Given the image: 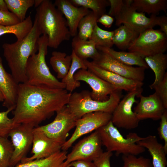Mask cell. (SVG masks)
Wrapping results in <instances>:
<instances>
[{
    "label": "cell",
    "mask_w": 167,
    "mask_h": 167,
    "mask_svg": "<svg viewBox=\"0 0 167 167\" xmlns=\"http://www.w3.org/2000/svg\"><path fill=\"white\" fill-rule=\"evenodd\" d=\"M54 3L65 18L71 36H77L79 22L90 11L82 7L76 6L69 0H56Z\"/></svg>",
    "instance_id": "cell-19"
},
{
    "label": "cell",
    "mask_w": 167,
    "mask_h": 167,
    "mask_svg": "<svg viewBox=\"0 0 167 167\" xmlns=\"http://www.w3.org/2000/svg\"><path fill=\"white\" fill-rule=\"evenodd\" d=\"M56 113V115L52 122L37 127L48 137L62 145L66 141L69 131L75 127L77 119L66 105Z\"/></svg>",
    "instance_id": "cell-11"
},
{
    "label": "cell",
    "mask_w": 167,
    "mask_h": 167,
    "mask_svg": "<svg viewBox=\"0 0 167 167\" xmlns=\"http://www.w3.org/2000/svg\"><path fill=\"white\" fill-rule=\"evenodd\" d=\"M35 127L28 124H19L11 131L9 136L14 148L9 167H15L20 163L32 145Z\"/></svg>",
    "instance_id": "cell-13"
},
{
    "label": "cell",
    "mask_w": 167,
    "mask_h": 167,
    "mask_svg": "<svg viewBox=\"0 0 167 167\" xmlns=\"http://www.w3.org/2000/svg\"><path fill=\"white\" fill-rule=\"evenodd\" d=\"M10 12L15 14L21 22L26 18L28 10L34 5V0H4Z\"/></svg>",
    "instance_id": "cell-33"
},
{
    "label": "cell",
    "mask_w": 167,
    "mask_h": 167,
    "mask_svg": "<svg viewBox=\"0 0 167 167\" xmlns=\"http://www.w3.org/2000/svg\"><path fill=\"white\" fill-rule=\"evenodd\" d=\"M113 32V44L122 50L128 49L139 34L125 24L119 26Z\"/></svg>",
    "instance_id": "cell-24"
},
{
    "label": "cell",
    "mask_w": 167,
    "mask_h": 167,
    "mask_svg": "<svg viewBox=\"0 0 167 167\" xmlns=\"http://www.w3.org/2000/svg\"><path fill=\"white\" fill-rule=\"evenodd\" d=\"M35 19L42 34L47 36L48 47L57 49L71 36L66 20L62 13L49 0H43L36 8Z\"/></svg>",
    "instance_id": "cell-3"
},
{
    "label": "cell",
    "mask_w": 167,
    "mask_h": 167,
    "mask_svg": "<svg viewBox=\"0 0 167 167\" xmlns=\"http://www.w3.org/2000/svg\"><path fill=\"white\" fill-rule=\"evenodd\" d=\"M137 143L147 149L152 158L153 167H166L167 161L164 145L159 143L156 136L149 135Z\"/></svg>",
    "instance_id": "cell-21"
},
{
    "label": "cell",
    "mask_w": 167,
    "mask_h": 167,
    "mask_svg": "<svg viewBox=\"0 0 167 167\" xmlns=\"http://www.w3.org/2000/svg\"><path fill=\"white\" fill-rule=\"evenodd\" d=\"M123 165L122 167H153L148 158L143 156L137 157L132 155H122Z\"/></svg>",
    "instance_id": "cell-36"
},
{
    "label": "cell",
    "mask_w": 167,
    "mask_h": 167,
    "mask_svg": "<svg viewBox=\"0 0 167 167\" xmlns=\"http://www.w3.org/2000/svg\"><path fill=\"white\" fill-rule=\"evenodd\" d=\"M62 145L46 135L38 127H35L30 157H26L21 163L33 160L45 158L61 150Z\"/></svg>",
    "instance_id": "cell-16"
},
{
    "label": "cell",
    "mask_w": 167,
    "mask_h": 167,
    "mask_svg": "<svg viewBox=\"0 0 167 167\" xmlns=\"http://www.w3.org/2000/svg\"><path fill=\"white\" fill-rule=\"evenodd\" d=\"M160 30L167 36V17L165 15L160 16L158 24Z\"/></svg>",
    "instance_id": "cell-44"
},
{
    "label": "cell",
    "mask_w": 167,
    "mask_h": 167,
    "mask_svg": "<svg viewBox=\"0 0 167 167\" xmlns=\"http://www.w3.org/2000/svg\"><path fill=\"white\" fill-rule=\"evenodd\" d=\"M0 10L4 11H9L4 0H0Z\"/></svg>",
    "instance_id": "cell-45"
},
{
    "label": "cell",
    "mask_w": 167,
    "mask_h": 167,
    "mask_svg": "<svg viewBox=\"0 0 167 167\" xmlns=\"http://www.w3.org/2000/svg\"><path fill=\"white\" fill-rule=\"evenodd\" d=\"M114 21L113 17L105 13L100 16L97 20V23L101 24L108 28L111 27Z\"/></svg>",
    "instance_id": "cell-42"
},
{
    "label": "cell",
    "mask_w": 167,
    "mask_h": 167,
    "mask_svg": "<svg viewBox=\"0 0 167 167\" xmlns=\"http://www.w3.org/2000/svg\"><path fill=\"white\" fill-rule=\"evenodd\" d=\"M122 91L117 90L109 96L106 101H100L93 100L90 91L83 90L71 93L66 106L76 119L90 113L101 111L112 113L122 95Z\"/></svg>",
    "instance_id": "cell-6"
},
{
    "label": "cell",
    "mask_w": 167,
    "mask_h": 167,
    "mask_svg": "<svg viewBox=\"0 0 167 167\" xmlns=\"http://www.w3.org/2000/svg\"><path fill=\"white\" fill-rule=\"evenodd\" d=\"M7 137L0 136V167H9L14 148Z\"/></svg>",
    "instance_id": "cell-35"
},
{
    "label": "cell",
    "mask_w": 167,
    "mask_h": 167,
    "mask_svg": "<svg viewBox=\"0 0 167 167\" xmlns=\"http://www.w3.org/2000/svg\"><path fill=\"white\" fill-rule=\"evenodd\" d=\"M33 25L30 15L23 21L15 25L7 26L0 25V36L6 34H12L16 36L17 41L21 40L29 32Z\"/></svg>",
    "instance_id": "cell-30"
},
{
    "label": "cell",
    "mask_w": 167,
    "mask_h": 167,
    "mask_svg": "<svg viewBox=\"0 0 167 167\" xmlns=\"http://www.w3.org/2000/svg\"><path fill=\"white\" fill-rule=\"evenodd\" d=\"M19 85L11 74L5 70L0 57V90L4 97L2 105L7 109L15 107Z\"/></svg>",
    "instance_id": "cell-20"
},
{
    "label": "cell",
    "mask_w": 167,
    "mask_h": 167,
    "mask_svg": "<svg viewBox=\"0 0 167 167\" xmlns=\"http://www.w3.org/2000/svg\"><path fill=\"white\" fill-rule=\"evenodd\" d=\"M98 18L91 11L84 17L79 22L77 34L80 39L89 40L93 32L96 25L97 24Z\"/></svg>",
    "instance_id": "cell-32"
},
{
    "label": "cell",
    "mask_w": 167,
    "mask_h": 167,
    "mask_svg": "<svg viewBox=\"0 0 167 167\" xmlns=\"http://www.w3.org/2000/svg\"><path fill=\"white\" fill-rule=\"evenodd\" d=\"M167 49V36L160 29H148L140 33L129 52L137 54L143 58L160 53Z\"/></svg>",
    "instance_id": "cell-8"
},
{
    "label": "cell",
    "mask_w": 167,
    "mask_h": 167,
    "mask_svg": "<svg viewBox=\"0 0 167 167\" xmlns=\"http://www.w3.org/2000/svg\"><path fill=\"white\" fill-rule=\"evenodd\" d=\"M144 59L155 75L154 82L149 86L150 88L159 84L163 79L167 68V55L160 53L145 57Z\"/></svg>",
    "instance_id": "cell-25"
},
{
    "label": "cell",
    "mask_w": 167,
    "mask_h": 167,
    "mask_svg": "<svg viewBox=\"0 0 167 167\" xmlns=\"http://www.w3.org/2000/svg\"><path fill=\"white\" fill-rule=\"evenodd\" d=\"M74 78L77 81L86 82L91 88L92 98L95 101H107L110 94L117 90L111 84L98 76L89 70L81 69L75 73Z\"/></svg>",
    "instance_id": "cell-15"
},
{
    "label": "cell",
    "mask_w": 167,
    "mask_h": 167,
    "mask_svg": "<svg viewBox=\"0 0 167 167\" xmlns=\"http://www.w3.org/2000/svg\"><path fill=\"white\" fill-rule=\"evenodd\" d=\"M20 20L14 14L8 11L0 10V25L11 26L21 22Z\"/></svg>",
    "instance_id": "cell-39"
},
{
    "label": "cell",
    "mask_w": 167,
    "mask_h": 167,
    "mask_svg": "<svg viewBox=\"0 0 167 167\" xmlns=\"http://www.w3.org/2000/svg\"><path fill=\"white\" fill-rule=\"evenodd\" d=\"M100 51L107 54L117 61L126 65H136L146 69L149 68L143 58L133 52L117 51L110 48L96 47Z\"/></svg>",
    "instance_id": "cell-23"
},
{
    "label": "cell",
    "mask_w": 167,
    "mask_h": 167,
    "mask_svg": "<svg viewBox=\"0 0 167 167\" xmlns=\"http://www.w3.org/2000/svg\"><path fill=\"white\" fill-rule=\"evenodd\" d=\"M4 100L3 95L0 90V102H3Z\"/></svg>",
    "instance_id": "cell-47"
},
{
    "label": "cell",
    "mask_w": 167,
    "mask_h": 167,
    "mask_svg": "<svg viewBox=\"0 0 167 167\" xmlns=\"http://www.w3.org/2000/svg\"><path fill=\"white\" fill-rule=\"evenodd\" d=\"M71 55L72 62L70 67L66 75L61 81L65 85V89L70 93L81 85L79 81H76L74 79V76L75 73L81 69H88L84 60L78 57L72 50Z\"/></svg>",
    "instance_id": "cell-28"
},
{
    "label": "cell",
    "mask_w": 167,
    "mask_h": 167,
    "mask_svg": "<svg viewBox=\"0 0 167 167\" xmlns=\"http://www.w3.org/2000/svg\"><path fill=\"white\" fill-rule=\"evenodd\" d=\"M67 167H96L92 161L78 160L71 162Z\"/></svg>",
    "instance_id": "cell-43"
},
{
    "label": "cell",
    "mask_w": 167,
    "mask_h": 167,
    "mask_svg": "<svg viewBox=\"0 0 167 167\" xmlns=\"http://www.w3.org/2000/svg\"><path fill=\"white\" fill-rule=\"evenodd\" d=\"M102 145L107 151L115 152L116 155H132L137 156L144 152L145 148L137 143L143 137L135 133H130L124 138L111 120L97 130Z\"/></svg>",
    "instance_id": "cell-5"
},
{
    "label": "cell",
    "mask_w": 167,
    "mask_h": 167,
    "mask_svg": "<svg viewBox=\"0 0 167 167\" xmlns=\"http://www.w3.org/2000/svg\"><path fill=\"white\" fill-rule=\"evenodd\" d=\"M67 153L61 150L45 158L20 163L15 167H64Z\"/></svg>",
    "instance_id": "cell-26"
},
{
    "label": "cell",
    "mask_w": 167,
    "mask_h": 167,
    "mask_svg": "<svg viewBox=\"0 0 167 167\" xmlns=\"http://www.w3.org/2000/svg\"><path fill=\"white\" fill-rule=\"evenodd\" d=\"M48 37L42 35L38 41V53L30 56L25 68V84L38 86H45L55 89H65L66 86L51 72L45 57L47 53Z\"/></svg>",
    "instance_id": "cell-4"
},
{
    "label": "cell",
    "mask_w": 167,
    "mask_h": 167,
    "mask_svg": "<svg viewBox=\"0 0 167 167\" xmlns=\"http://www.w3.org/2000/svg\"><path fill=\"white\" fill-rule=\"evenodd\" d=\"M42 34L35 19L32 27L22 39L12 43H5L2 47L3 55L11 72L18 84L25 83V68L29 58L38 50V41Z\"/></svg>",
    "instance_id": "cell-2"
},
{
    "label": "cell",
    "mask_w": 167,
    "mask_h": 167,
    "mask_svg": "<svg viewBox=\"0 0 167 167\" xmlns=\"http://www.w3.org/2000/svg\"><path fill=\"white\" fill-rule=\"evenodd\" d=\"M137 97L140 98V101L133 111L140 121L147 119L159 120L167 109L155 92L148 96H143L140 93Z\"/></svg>",
    "instance_id": "cell-18"
},
{
    "label": "cell",
    "mask_w": 167,
    "mask_h": 167,
    "mask_svg": "<svg viewBox=\"0 0 167 167\" xmlns=\"http://www.w3.org/2000/svg\"><path fill=\"white\" fill-rule=\"evenodd\" d=\"M158 134L161 139L164 141V148L167 153V110H166L160 119Z\"/></svg>",
    "instance_id": "cell-40"
},
{
    "label": "cell",
    "mask_w": 167,
    "mask_h": 167,
    "mask_svg": "<svg viewBox=\"0 0 167 167\" xmlns=\"http://www.w3.org/2000/svg\"><path fill=\"white\" fill-rule=\"evenodd\" d=\"M131 5L137 11L156 15L160 11L166 13L167 0H133Z\"/></svg>",
    "instance_id": "cell-29"
},
{
    "label": "cell",
    "mask_w": 167,
    "mask_h": 167,
    "mask_svg": "<svg viewBox=\"0 0 167 167\" xmlns=\"http://www.w3.org/2000/svg\"><path fill=\"white\" fill-rule=\"evenodd\" d=\"M142 88L128 92L121 100L112 113L111 121L117 127L126 130L133 129L139 125L140 120L132 109V107L138 101L135 99L142 93Z\"/></svg>",
    "instance_id": "cell-9"
},
{
    "label": "cell",
    "mask_w": 167,
    "mask_h": 167,
    "mask_svg": "<svg viewBox=\"0 0 167 167\" xmlns=\"http://www.w3.org/2000/svg\"><path fill=\"white\" fill-rule=\"evenodd\" d=\"M72 62L71 55L65 52L54 51L50 59V63L53 70L57 73V78L62 79L67 75Z\"/></svg>",
    "instance_id": "cell-27"
},
{
    "label": "cell",
    "mask_w": 167,
    "mask_h": 167,
    "mask_svg": "<svg viewBox=\"0 0 167 167\" xmlns=\"http://www.w3.org/2000/svg\"><path fill=\"white\" fill-rule=\"evenodd\" d=\"M102 142L97 130L79 141L67 155L64 167L78 160L92 161L103 152Z\"/></svg>",
    "instance_id": "cell-12"
},
{
    "label": "cell",
    "mask_w": 167,
    "mask_h": 167,
    "mask_svg": "<svg viewBox=\"0 0 167 167\" xmlns=\"http://www.w3.org/2000/svg\"><path fill=\"white\" fill-rule=\"evenodd\" d=\"M100 52L99 57L92 62L99 67L125 78L143 82L145 78V68L135 67L122 63L106 53Z\"/></svg>",
    "instance_id": "cell-14"
},
{
    "label": "cell",
    "mask_w": 167,
    "mask_h": 167,
    "mask_svg": "<svg viewBox=\"0 0 167 167\" xmlns=\"http://www.w3.org/2000/svg\"><path fill=\"white\" fill-rule=\"evenodd\" d=\"M112 155V152H103L92 162L96 167H111L110 159Z\"/></svg>",
    "instance_id": "cell-41"
},
{
    "label": "cell",
    "mask_w": 167,
    "mask_h": 167,
    "mask_svg": "<svg viewBox=\"0 0 167 167\" xmlns=\"http://www.w3.org/2000/svg\"><path fill=\"white\" fill-rule=\"evenodd\" d=\"M133 0H121L113 6L109 15L116 19L115 24H123L140 33L158 25L160 17L151 15L147 17L145 13L137 11L131 5Z\"/></svg>",
    "instance_id": "cell-7"
},
{
    "label": "cell",
    "mask_w": 167,
    "mask_h": 167,
    "mask_svg": "<svg viewBox=\"0 0 167 167\" xmlns=\"http://www.w3.org/2000/svg\"><path fill=\"white\" fill-rule=\"evenodd\" d=\"M74 5L91 9L98 19L105 14L106 8L110 6L108 0H69Z\"/></svg>",
    "instance_id": "cell-31"
},
{
    "label": "cell",
    "mask_w": 167,
    "mask_h": 167,
    "mask_svg": "<svg viewBox=\"0 0 167 167\" xmlns=\"http://www.w3.org/2000/svg\"><path fill=\"white\" fill-rule=\"evenodd\" d=\"M112 118V113L97 111L86 113L76 120L74 132L62 145L61 150L66 151L79 138L96 131L107 124Z\"/></svg>",
    "instance_id": "cell-10"
},
{
    "label": "cell",
    "mask_w": 167,
    "mask_h": 167,
    "mask_svg": "<svg viewBox=\"0 0 167 167\" xmlns=\"http://www.w3.org/2000/svg\"><path fill=\"white\" fill-rule=\"evenodd\" d=\"M71 46L75 54L83 60L90 58L94 61L100 56L95 43L90 40L82 39L76 36L72 40Z\"/></svg>",
    "instance_id": "cell-22"
},
{
    "label": "cell",
    "mask_w": 167,
    "mask_h": 167,
    "mask_svg": "<svg viewBox=\"0 0 167 167\" xmlns=\"http://www.w3.org/2000/svg\"><path fill=\"white\" fill-rule=\"evenodd\" d=\"M113 32L103 30L96 24L89 40L93 41L96 47L111 48L113 45Z\"/></svg>",
    "instance_id": "cell-34"
},
{
    "label": "cell",
    "mask_w": 167,
    "mask_h": 167,
    "mask_svg": "<svg viewBox=\"0 0 167 167\" xmlns=\"http://www.w3.org/2000/svg\"><path fill=\"white\" fill-rule=\"evenodd\" d=\"M88 70L119 90L129 92L142 88L143 82L128 79L105 70L87 60H84Z\"/></svg>",
    "instance_id": "cell-17"
},
{
    "label": "cell",
    "mask_w": 167,
    "mask_h": 167,
    "mask_svg": "<svg viewBox=\"0 0 167 167\" xmlns=\"http://www.w3.org/2000/svg\"><path fill=\"white\" fill-rule=\"evenodd\" d=\"M43 0H34V6L35 7L37 8L41 4Z\"/></svg>",
    "instance_id": "cell-46"
},
{
    "label": "cell",
    "mask_w": 167,
    "mask_h": 167,
    "mask_svg": "<svg viewBox=\"0 0 167 167\" xmlns=\"http://www.w3.org/2000/svg\"><path fill=\"white\" fill-rule=\"evenodd\" d=\"M71 94L65 89L19 84L15 106L12 111L14 122L37 127L66 105Z\"/></svg>",
    "instance_id": "cell-1"
},
{
    "label": "cell",
    "mask_w": 167,
    "mask_h": 167,
    "mask_svg": "<svg viewBox=\"0 0 167 167\" xmlns=\"http://www.w3.org/2000/svg\"><path fill=\"white\" fill-rule=\"evenodd\" d=\"M154 89L166 109H167V73L166 72L162 81L158 84L150 88Z\"/></svg>",
    "instance_id": "cell-38"
},
{
    "label": "cell",
    "mask_w": 167,
    "mask_h": 167,
    "mask_svg": "<svg viewBox=\"0 0 167 167\" xmlns=\"http://www.w3.org/2000/svg\"><path fill=\"white\" fill-rule=\"evenodd\" d=\"M15 108H10L5 111L0 112V136L8 137L11 131L18 125L15 123L12 118H10L8 116Z\"/></svg>",
    "instance_id": "cell-37"
}]
</instances>
